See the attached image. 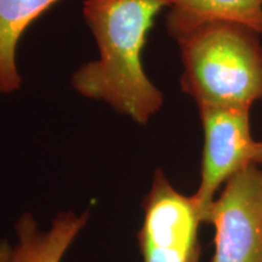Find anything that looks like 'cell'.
<instances>
[{"label":"cell","mask_w":262,"mask_h":262,"mask_svg":"<svg viewBox=\"0 0 262 262\" xmlns=\"http://www.w3.org/2000/svg\"><path fill=\"white\" fill-rule=\"evenodd\" d=\"M164 8H169L166 0H85L84 18L96 39L98 58L74 72L73 89L146 125L162 108L164 95L146 74L142 51Z\"/></svg>","instance_id":"1"},{"label":"cell","mask_w":262,"mask_h":262,"mask_svg":"<svg viewBox=\"0 0 262 262\" xmlns=\"http://www.w3.org/2000/svg\"><path fill=\"white\" fill-rule=\"evenodd\" d=\"M260 34L245 26L210 22L178 39L181 86L198 107H249L262 98Z\"/></svg>","instance_id":"2"},{"label":"cell","mask_w":262,"mask_h":262,"mask_svg":"<svg viewBox=\"0 0 262 262\" xmlns=\"http://www.w3.org/2000/svg\"><path fill=\"white\" fill-rule=\"evenodd\" d=\"M212 262H262V168L255 163L232 176L215 198Z\"/></svg>","instance_id":"3"},{"label":"cell","mask_w":262,"mask_h":262,"mask_svg":"<svg viewBox=\"0 0 262 262\" xmlns=\"http://www.w3.org/2000/svg\"><path fill=\"white\" fill-rule=\"evenodd\" d=\"M199 108L204 130L201 183L193 194L202 224H208L216 193L232 176L254 163L256 141L251 136L249 107Z\"/></svg>","instance_id":"4"},{"label":"cell","mask_w":262,"mask_h":262,"mask_svg":"<svg viewBox=\"0 0 262 262\" xmlns=\"http://www.w3.org/2000/svg\"><path fill=\"white\" fill-rule=\"evenodd\" d=\"M143 211V262H193L201 255L196 234L202 220L193 196L180 193L162 169L156 170Z\"/></svg>","instance_id":"5"},{"label":"cell","mask_w":262,"mask_h":262,"mask_svg":"<svg viewBox=\"0 0 262 262\" xmlns=\"http://www.w3.org/2000/svg\"><path fill=\"white\" fill-rule=\"evenodd\" d=\"M89 212L68 211L55 217L50 228L42 231L29 212L15 224L16 243L11 262H61L64 254L86 226Z\"/></svg>","instance_id":"6"},{"label":"cell","mask_w":262,"mask_h":262,"mask_svg":"<svg viewBox=\"0 0 262 262\" xmlns=\"http://www.w3.org/2000/svg\"><path fill=\"white\" fill-rule=\"evenodd\" d=\"M169 34L178 40L199 26L229 22L262 35V0H166Z\"/></svg>","instance_id":"7"},{"label":"cell","mask_w":262,"mask_h":262,"mask_svg":"<svg viewBox=\"0 0 262 262\" xmlns=\"http://www.w3.org/2000/svg\"><path fill=\"white\" fill-rule=\"evenodd\" d=\"M60 0H0V93L12 94L22 85L17 47L29 26Z\"/></svg>","instance_id":"8"},{"label":"cell","mask_w":262,"mask_h":262,"mask_svg":"<svg viewBox=\"0 0 262 262\" xmlns=\"http://www.w3.org/2000/svg\"><path fill=\"white\" fill-rule=\"evenodd\" d=\"M12 245L6 239H0V262H11Z\"/></svg>","instance_id":"9"},{"label":"cell","mask_w":262,"mask_h":262,"mask_svg":"<svg viewBox=\"0 0 262 262\" xmlns=\"http://www.w3.org/2000/svg\"><path fill=\"white\" fill-rule=\"evenodd\" d=\"M254 163L262 168V141H256L254 152Z\"/></svg>","instance_id":"10"},{"label":"cell","mask_w":262,"mask_h":262,"mask_svg":"<svg viewBox=\"0 0 262 262\" xmlns=\"http://www.w3.org/2000/svg\"><path fill=\"white\" fill-rule=\"evenodd\" d=\"M199 257H201V255H198V256H196L194 260H193V262H199Z\"/></svg>","instance_id":"11"}]
</instances>
